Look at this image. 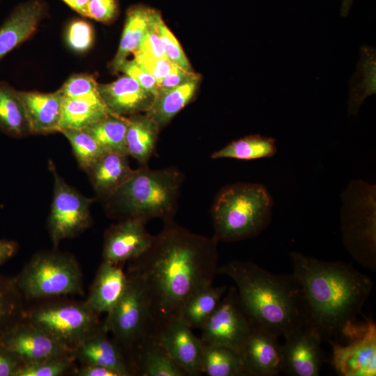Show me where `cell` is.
Here are the masks:
<instances>
[{
  "mask_svg": "<svg viewBox=\"0 0 376 376\" xmlns=\"http://www.w3.org/2000/svg\"><path fill=\"white\" fill-rule=\"evenodd\" d=\"M201 366L207 376L246 375L240 354L222 345L203 342Z\"/></svg>",
  "mask_w": 376,
  "mask_h": 376,
  "instance_id": "cell-32",
  "label": "cell"
},
{
  "mask_svg": "<svg viewBox=\"0 0 376 376\" xmlns=\"http://www.w3.org/2000/svg\"><path fill=\"white\" fill-rule=\"evenodd\" d=\"M183 178L175 168L154 170L141 166L103 198L106 210L120 220L136 219L146 223L153 219H173Z\"/></svg>",
  "mask_w": 376,
  "mask_h": 376,
  "instance_id": "cell-4",
  "label": "cell"
},
{
  "mask_svg": "<svg viewBox=\"0 0 376 376\" xmlns=\"http://www.w3.org/2000/svg\"><path fill=\"white\" fill-rule=\"evenodd\" d=\"M353 0H342L340 6V15L343 17H347L352 7Z\"/></svg>",
  "mask_w": 376,
  "mask_h": 376,
  "instance_id": "cell-49",
  "label": "cell"
},
{
  "mask_svg": "<svg viewBox=\"0 0 376 376\" xmlns=\"http://www.w3.org/2000/svg\"><path fill=\"white\" fill-rule=\"evenodd\" d=\"M128 155L106 152L86 172L97 196H108L123 184L134 171Z\"/></svg>",
  "mask_w": 376,
  "mask_h": 376,
  "instance_id": "cell-23",
  "label": "cell"
},
{
  "mask_svg": "<svg viewBox=\"0 0 376 376\" xmlns=\"http://www.w3.org/2000/svg\"><path fill=\"white\" fill-rule=\"evenodd\" d=\"M49 168L54 177V192L48 229L54 246L75 237L91 223L90 207L93 199L85 197L59 175L52 160Z\"/></svg>",
  "mask_w": 376,
  "mask_h": 376,
  "instance_id": "cell-10",
  "label": "cell"
},
{
  "mask_svg": "<svg viewBox=\"0 0 376 376\" xmlns=\"http://www.w3.org/2000/svg\"><path fill=\"white\" fill-rule=\"evenodd\" d=\"M199 80H195L170 88H158L152 103L146 113L159 126H165L193 99Z\"/></svg>",
  "mask_w": 376,
  "mask_h": 376,
  "instance_id": "cell-29",
  "label": "cell"
},
{
  "mask_svg": "<svg viewBox=\"0 0 376 376\" xmlns=\"http://www.w3.org/2000/svg\"><path fill=\"white\" fill-rule=\"evenodd\" d=\"M70 8L80 14L87 16V5L89 0H63Z\"/></svg>",
  "mask_w": 376,
  "mask_h": 376,
  "instance_id": "cell-48",
  "label": "cell"
},
{
  "mask_svg": "<svg viewBox=\"0 0 376 376\" xmlns=\"http://www.w3.org/2000/svg\"><path fill=\"white\" fill-rule=\"evenodd\" d=\"M118 72H122L134 80L147 91L155 96L158 92L157 80L134 60H126L119 68Z\"/></svg>",
  "mask_w": 376,
  "mask_h": 376,
  "instance_id": "cell-42",
  "label": "cell"
},
{
  "mask_svg": "<svg viewBox=\"0 0 376 376\" xmlns=\"http://www.w3.org/2000/svg\"><path fill=\"white\" fill-rule=\"evenodd\" d=\"M111 113L99 93L79 97L63 96L59 132L84 130Z\"/></svg>",
  "mask_w": 376,
  "mask_h": 376,
  "instance_id": "cell-24",
  "label": "cell"
},
{
  "mask_svg": "<svg viewBox=\"0 0 376 376\" xmlns=\"http://www.w3.org/2000/svg\"><path fill=\"white\" fill-rule=\"evenodd\" d=\"M145 224L139 219H125L108 228L104 235L103 261L120 265L143 255L154 238Z\"/></svg>",
  "mask_w": 376,
  "mask_h": 376,
  "instance_id": "cell-14",
  "label": "cell"
},
{
  "mask_svg": "<svg viewBox=\"0 0 376 376\" xmlns=\"http://www.w3.org/2000/svg\"><path fill=\"white\" fill-rule=\"evenodd\" d=\"M12 279L26 299L84 295L81 268L76 258L67 253L39 252Z\"/></svg>",
  "mask_w": 376,
  "mask_h": 376,
  "instance_id": "cell-6",
  "label": "cell"
},
{
  "mask_svg": "<svg viewBox=\"0 0 376 376\" xmlns=\"http://www.w3.org/2000/svg\"><path fill=\"white\" fill-rule=\"evenodd\" d=\"M64 97H79L99 93L98 84L92 75L76 74L71 76L60 88Z\"/></svg>",
  "mask_w": 376,
  "mask_h": 376,
  "instance_id": "cell-38",
  "label": "cell"
},
{
  "mask_svg": "<svg viewBox=\"0 0 376 376\" xmlns=\"http://www.w3.org/2000/svg\"><path fill=\"white\" fill-rule=\"evenodd\" d=\"M66 39L72 49L78 52H84L88 50L93 43V28L85 20H73L68 26Z\"/></svg>",
  "mask_w": 376,
  "mask_h": 376,
  "instance_id": "cell-39",
  "label": "cell"
},
{
  "mask_svg": "<svg viewBox=\"0 0 376 376\" xmlns=\"http://www.w3.org/2000/svg\"><path fill=\"white\" fill-rule=\"evenodd\" d=\"M22 98L33 134L59 132L63 95L59 90L49 93L18 91Z\"/></svg>",
  "mask_w": 376,
  "mask_h": 376,
  "instance_id": "cell-22",
  "label": "cell"
},
{
  "mask_svg": "<svg viewBox=\"0 0 376 376\" xmlns=\"http://www.w3.org/2000/svg\"><path fill=\"white\" fill-rule=\"evenodd\" d=\"M59 132L69 141L79 166L85 171L107 152L85 130H63Z\"/></svg>",
  "mask_w": 376,
  "mask_h": 376,
  "instance_id": "cell-35",
  "label": "cell"
},
{
  "mask_svg": "<svg viewBox=\"0 0 376 376\" xmlns=\"http://www.w3.org/2000/svg\"><path fill=\"white\" fill-rule=\"evenodd\" d=\"M160 16V14L156 11L139 47L136 50L155 58H166L157 25L158 19Z\"/></svg>",
  "mask_w": 376,
  "mask_h": 376,
  "instance_id": "cell-40",
  "label": "cell"
},
{
  "mask_svg": "<svg viewBox=\"0 0 376 376\" xmlns=\"http://www.w3.org/2000/svg\"><path fill=\"white\" fill-rule=\"evenodd\" d=\"M127 118L126 154L136 159L141 166L147 165L155 151L160 127L146 113L134 114Z\"/></svg>",
  "mask_w": 376,
  "mask_h": 376,
  "instance_id": "cell-25",
  "label": "cell"
},
{
  "mask_svg": "<svg viewBox=\"0 0 376 376\" xmlns=\"http://www.w3.org/2000/svg\"><path fill=\"white\" fill-rule=\"evenodd\" d=\"M164 222L148 249L129 261L128 268L145 287L155 336L180 318L191 297L212 285L218 268L219 242L214 237L192 233L173 219Z\"/></svg>",
  "mask_w": 376,
  "mask_h": 376,
  "instance_id": "cell-1",
  "label": "cell"
},
{
  "mask_svg": "<svg viewBox=\"0 0 376 376\" xmlns=\"http://www.w3.org/2000/svg\"><path fill=\"white\" fill-rule=\"evenodd\" d=\"M134 373L143 376H185L156 336L149 337L140 347L134 362Z\"/></svg>",
  "mask_w": 376,
  "mask_h": 376,
  "instance_id": "cell-28",
  "label": "cell"
},
{
  "mask_svg": "<svg viewBox=\"0 0 376 376\" xmlns=\"http://www.w3.org/2000/svg\"><path fill=\"white\" fill-rule=\"evenodd\" d=\"M22 365L14 353L0 344V376H16Z\"/></svg>",
  "mask_w": 376,
  "mask_h": 376,
  "instance_id": "cell-45",
  "label": "cell"
},
{
  "mask_svg": "<svg viewBox=\"0 0 376 376\" xmlns=\"http://www.w3.org/2000/svg\"><path fill=\"white\" fill-rule=\"evenodd\" d=\"M157 25L166 58L180 68L193 72L190 63L178 40L165 24L161 16L158 19Z\"/></svg>",
  "mask_w": 376,
  "mask_h": 376,
  "instance_id": "cell-37",
  "label": "cell"
},
{
  "mask_svg": "<svg viewBox=\"0 0 376 376\" xmlns=\"http://www.w3.org/2000/svg\"><path fill=\"white\" fill-rule=\"evenodd\" d=\"M173 361L186 375L203 374L201 354L203 341L182 320L176 319L166 324L156 336Z\"/></svg>",
  "mask_w": 376,
  "mask_h": 376,
  "instance_id": "cell-17",
  "label": "cell"
},
{
  "mask_svg": "<svg viewBox=\"0 0 376 376\" xmlns=\"http://www.w3.org/2000/svg\"><path fill=\"white\" fill-rule=\"evenodd\" d=\"M226 290V286L212 285L201 289L185 303L179 319L191 329H201L219 306Z\"/></svg>",
  "mask_w": 376,
  "mask_h": 376,
  "instance_id": "cell-31",
  "label": "cell"
},
{
  "mask_svg": "<svg viewBox=\"0 0 376 376\" xmlns=\"http://www.w3.org/2000/svg\"><path fill=\"white\" fill-rule=\"evenodd\" d=\"M118 14V0H89L87 5V16L96 21L109 24Z\"/></svg>",
  "mask_w": 376,
  "mask_h": 376,
  "instance_id": "cell-43",
  "label": "cell"
},
{
  "mask_svg": "<svg viewBox=\"0 0 376 376\" xmlns=\"http://www.w3.org/2000/svg\"><path fill=\"white\" fill-rule=\"evenodd\" d=\"M18 249V244L13 240H0V265L13 258Z\"/></svg>",
  "mask_w": 376,
  "mask_h": 376,
  "instance_id": "cell-47",
  "label": "cell"
},
{
  "mask_svg": "<svg viewBox=\"0 0 376 376\" xmlns=\"http://www.w3.org/2000/svg\"><path fill=\"white\" fill-rule=\"evenodd\" d=\"M155 12L143 6H134L127 10L118 49L110 64L113 72H118L129 54L138 49Z\"/></svg>",
  "mask_w": 376,
  "mask_h": 376,
  "instance_id": "cell-26",
  "label": "cell"
},
{
  "mask_svg": "<svg viewBox=\"0 0 376 376\" xmlns=\"http://www.w3.org/2000/svg\"><path fill=\"white\" fill-rule=\"evenodd\" d=\"M276 152L277 147L274 138L251 134L230 142L211 154V158H231L247 161L272 157Z\"/></svg>",
  "mask_w": 376,
  "mask_h": 376,
  "instance_id": "cell-30",
  "label": "cell"
},
{
  "mask_svg": "<svg viewBox=\"0 0 376 376\" xmlns=\"http://www.w3.org/2000/svg\"><path fill=\"white\" fill-rule=\"evenodd\" d=\"M200 79V75L180 69L157 81L158 88H170Z\"/></svg>",
  "mask_w": 376,
  "mask_h": 376,
  "instance_id": "cell-44",
  "label": "cell"
},
{
  "mask_svg": "<svg viewBox=\"0 0 376 376\" xmlns=\"http://www.w3.org/2000/svg\"><path fill=\"white\" fill-rule=\"evenodd\" d=\"M342 231L345 245L359 263L375 267L376 187L353 180L343 193Z\"/></svg>",
  "mask_w": 376,
  "mask_h": 376,
  "instance_id": "cell-8",
  "label": "cell"
},
{
  "mask_svg": "<svg viewBox=\"0 0 376 376\" xmlns=\"http://www.w3.org/2000/svg\"><path fill=\"white\" fill-rule=\"evenodd\" d=\"M0 130L15 138L33 134L18 91L3 81H0Z\"/></svg>",
  "mask_w": 376,
  "mask_h": 376,
  "instance_id": "cell-27",
  "label": "cell"
},
{
  "mask_svg": "<svg viewBox=\"0 0 376 376\" xmlns=\"http://www.w3.org/2000/svg\"><path fill=\"white\" fill-rule=\"evenodd\" d=\"M75 373L77 376H120L111 368L91 364H81Z\"/></svg>",
  "mask_w": 376,
  "mask_h": 376,
  "instance_id": "cell-46",
  "label": "cell"
},
{
  "mask_svg": "<svg viewBox=\"0 0 376 376\" xmlns=\"http://www.w3.org/2000/svg\"><path fill=\"white\" fill-rule=\"evenodd\" d=\"M98 91L112 113L125 117L147 112L155 97L126 75L111 83L98 84Z\"/></svg>",
  "mask_w": 376,
  "mask_h": 376,
  "instance_id": "cell-19",
  "label": "cell"
},
{
  "mask_svg": "<svg viewBox=\"0 0 376 376\" xmlns=\"http://www.w3.org/2000/svg\"><path fill=\"white\" fill-rule=\"evenodd\" d=\"M127 125V117L111 113L83 130L105 151L127 155L125 135Z\"/></svg>",
  "mask_w": 376,
  "mask_h": 376,
  "instance_id": "cell-33",
  "label": "cell"
},
{
  "mask_svg": "<svg viewBox=\"0 0 376 376\" xmlns=\"http://www.w3.org/2000/svg\"><path fill=\"white\" fill-rule=\"evenodd\" d=\"M274 205L267 187L256 182H236L217 193L210 213L213 237L233 242L252 238L269 225Z\"/></svg>",
  "mask_w": 376,
  "mask_h": 376,
  "instance_id": "cell-5",
  "label": "cell"
},
{
  "mask_svg": "<svg viewBox=\"0 0 376 376\" xmlns=\"http://www.w3.org/2000/svg\"><path fill=\"white\" fill-rule=\"evenodd\" d=\"M47 10L43 0H29L11 11L0 27V60L36 32Z\"/></svg>",
  "mask_w": 376,
  "mask_h": 376,
  "instance_id": "cell-18",
  "label": "cell"
},
{
  "mask_svg": "<svg viewBox=\"0 0 376 376\" xmlns=\"http://www.w3.org/2000/svg\"><path fill=\"white\" fill-rule=\"evenodd\" d=\"M278 338L252 326L240 352L246 375L275 376L282 373L281 345Z\"/></svg>",
  "mask_w": 376,
  "mask_h": 376,
  "instance_id": "cell-16",
  "label": "cell"
},
{
  "mask_svg": "<svg viewBox=\"0 0 376 376\" xmlns=\"http://www.w3.org/2000/svg\"><path fill=\"white\" fill-rule=\"evenodd\" d=\"M24 299L13 279L0 275V336L24 318Z\"/></svg>",
  "mask_w": 376,
  "mask_h": 376,
  "instance_id": "cell-34",
  "label": "cell"
},
{
  "mask_svg": "<svg viewBox=\"0 0 376 376\" xmlns=\"http://www.w3.org/2000/svg\"><path fill=\"white\" fill-rule=\"evenodd\" d=\"M0 344L14 353L23 364L71 354L25 318L0 336Z\"/></svg>",
  "mask_w": 376,
  "mask_h": 376,
  "instance_id": "cell-15",
  "label": "cell"
},
{
  "mask_svg": "<svg viewBox=\"0 0 376 376\" xmlns=\"http://www.w3.org/2000/svg\"><path fill=\"white\" fill-rule=\"evenodd\" d=\"M86 301H60L26 311L24 318L71 354L102 323Z\"/></svg>",
  "mask_w": 376,
  "mask_h": 376,
  "instance_id": "cell-9",
  "label": "cell"
},
{
  "mask_svg": "<svg viewBox=\"0 0 376 376\" xmlns=\"http://www.w3.org/2000/svg\"><path fill=\"white\" fill-rule=\"evenodd\" d=\"M75 357L72 354L23 364L16 376H61L72 368Z\"/></svg>",
  "mask_w": 376,
  "mask_h": 376,
  "instance_id": "cell-36",
  "label": "cell"
},
{
  "mask_svg": "<svg viewBox=\"0 0 376 376\" xmlns=\"http://www.w3.org/2000/svg\"><path fill=\"white\" fill-rule=\"evenodd\" d=\"M133 54L134 59L149 72L157 80V82L167 75L182 69L167 58H155L138 51L134 52Z\"/></svg>",
  "mask_w": 376,
  "mask_h": 376,
  "instance_id": "cell-41",
  "label": "cell"
},
{
  "mask_svg": "<svg viewBox=\"0 0 376 376\" xmlns=\"http://www.w3.org/2000/svg\"><path fill=\"white\" fill-rule=\"evenodd\" d=\"M217 274L233 281L240 303L254 327L285 338L306 324L301 289L292 274H276L242 260L218 267Z\"/></svg>",
  "mask_w": 376,
  "mask_h": 376,
  "instance_id": "cell-3",
  "label": "cell"
},
{
  "mask_svg": "<svg viewBox=\"0 0 376 376\" xmlns=\"http://www.w3.org/2000/svg\"><path fill=\"white\" fill-rule=\"evenodd\" d=\"M322 340L307 324L285 336L281 345L282 372L292 376H318L323 360Z\"/></svg>",
  "mask_w": 376,
  "mask_h": 376,
  "instance_id": "cell-13",
  "label": "cell"
},
{
  "mask_svg": "<svg viewBox=\"0 0 376 376\" xmlns=\"http://www.w3.org/2000/svg\"><path fill=\"white\" fill-rule=\"evenodd\" d=\"M252 326L240 303L235 288L231 287L201 327V339L205 343L225 346L240 353Z\"/></svg>",
  "mask_w": 376,
  "mask_h": 376,
  "instance_id": "cell-12",
  "label": "cell"
},
{
  "mask_svg": "<svg viewBox=\"0 0 376 376\" xmlns=\"http://www.w3.org/2000/svg\"><path fill=\"white\" fill-rule=\"evenodd\" d=\"M128 277L120 265L103 261L100 265L85 301L97 314L109 313L122 297Z\"/></svg>",
  "mask_w": 376,
  "mask_h": 376,
  "instance_id": "cell-21",
  "label": "cell"
},
{
  "mask_svg": "<svg viewBox=\"0 0 376 376\" xmlns=\"http://www.w3.org/2000/svg\"><path fill=\"white\" fill-rule=\"evenodd\" d=\"M341 343H330L332 364L343 376L376 375V329L371 320L357 324Z\"/></svg>",
  "mask_w": 376,
  "mask_h": 376,
  "instance_id": "cell-11",
  "label": "cell"
},
{
  "mask_svg": "<svg viewBox=\"0 0 376 376\" xmlns=\"http://www.w3.org/2000/svg\"><path fill=\"white\" fill-rule=\"evenodd\" d=\"M127 284L122 297L102 324L112 334L134 371L138 351L149 337L155 335L145 287L135 273L127 270Z\"/></svg>",
  "mask_w": 376,
  "mask_h": 376,
  "instance_id": "cell-7",
  "label": "cell"
},
{
  "mask_svg": "<svg viewBox=\"0 0 376 376\" xmlns=\"http://www.w3.org/2000/svg\"><path fill=\"white\" fill-rule=\"evenodd\" d=\"M293 272L299 284L306 324L322 340L340 343L354 329L357 318L373 287L370 278L342 261H325L291 252Z\"/></svg>",
  "mask_w": 376,
  "mask_h": 376,
  "instance_id": "cell-2",
  "label": "cell"
},
{
  "mask_svg": "<svg viewBox=\"0 0 376 376\" xmlns=\"http://www.w3.org/2000/svg\"><path fill=\"white\" fill-rule=\"evenodd\" d=\"M81 364L98 365L111 368L120 376L134 375L125 354L102 324L91 334L72 353Z\"/></svg>",
  "mask_w": 376,
  "mask_h": 376,
  "instance_id": "cell-20",
  "label": "cell"
}]
</instances>
